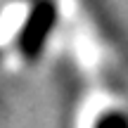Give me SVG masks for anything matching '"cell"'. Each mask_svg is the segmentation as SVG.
Here are the masks:
<instances>
[{
	"label": "cell",
	"mask_w": 128,
	"mask_h": 128,
	"mask_svg": "<svg viewBox=\"0 0 128 128\" xmlns=\"http://www.w3.org/2000/svg\"><path fill=\"white\" fill-rule=\"evenodd\" d=\"M55 19H57V10L50 0H43L33 10V14L28 17L26 26L22 31V38H19V48H22V52L26 57H36L40 52L50 28L55 26Z\"/></svg>",
	"instance_id": "cell-1"
},
{
	"label": "cell",
	"mask_w": 128,
	"mask_h": 128,
	"mask_svg": "<svg viewBox=\"0 0 128 128\" xmlns=\"http://www.w3.org/2000/svg\"><path fill=\"white\" fill-rule=\"evenodd\" d=\"M95 128H128V116L124 112H109L97 119Z\"/></svg>",
	"instance_id": "cell-2"
}]
</instances>
